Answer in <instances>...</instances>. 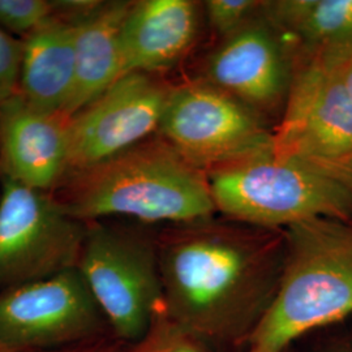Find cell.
Returning a JSON list of instances; mask_svg holds the SVG:
<instances>
[{
	"label": "cell",
	"instance_id": "cell-1",
	"mask_svg": "<svg viewBox=\"0 0 352 352\" xmlns=\"http://www.w3.org/2000/svg\"><path fill=\"white\" fill-rule=\"evenodd\" d=\"M164 311L213 350L248 347L277 294L285 230L206 218L157 236Z\"/></svg>",
	"mask_w": 352,
	"mask_h": 352
},
{
	"label": "cell",
	"instance_id": "cell-2",
	"mask_svg": "<svg viewBox=\"0 0 352 352\" xmlns=\"http://www.w3.org/2000/svg\"><path fill=\"white\" fill-rule=\"evenodd\" d=\"M68 179L71 184L62 201L87 223L129 217L174 226L217 213L206 173L160 136Z\"/></svg>",
	"mask_w": 352,
	"mask_h": 352
},
{
	"label": "cell",
	"instance_id": "cell-3",
	"mask_svg": "<svg viewBox=\"0 0 352 352\" xmlns=\"http://www.w3.org/2000/svg\"><path fill=\"white\" fill-rule=\"evenodd\" d=\"M276 298L248 343L283 352L302 336L352 315V219L312 218L285 228Z\"/></svg>",
	"mask_w": 352,
	"mask_h": 352
},
{
	"label": "cell",
	"instance_id": "cell-4",
	"mask_svg": "<svg viewBox=\"0 0 352 352\" xmlns=\"http://www.w3.org/2000/svg\"><path fill=\"white\" fill-rule=\"evenodd\" d=\"M217 212L250 226L285 230L312 218L352 219V192L316 164L273 151L206 173Z\"/></svg>",
	"mask_w": 352,
	"mask_h": 352
},
{
	"label": "cell",
	"instance_id": "cell-5",
	"mask_svg": "<svg viewBox=\"0 0 352 352\" xmlns=\"http://www.w3.org/2000/svg\"><path fill=\"white\" fill-rule=\"evenodd\" d=\"M77 269L123 344L141 340L164 309L157 238L146 231L89 222Z\"/></svg>",
	"mask_w": 352,
	"mask_h": 352
},
{
	"label": "cell",
	"instance_id": "cell-6",
	"mask_svg": "<svg viewBox=\"0 0 352 352\" xmlns=\"http://www.w3.org/2000/svg\"><path fill=\"white\" fill-rule=\"evenodd\" d=\"M157 133L205 173L273 151L264 118L204 78L171 88Z\"/></svg>",
	"mask_w": 352,
	"mask_h": 352
},
{
	"label": "cell",
	"instance_id": "cell-7",
	"mask_svg": "<svg viewBox=\"0 0 352 352\" xmlns=\"http://www.w3.org/2000/svg\"><path fill=\"white\" fill-rule=\"evenodd\" d=\"M88 223L50 192L0 179V291L77 267Z\"/></svg>",
	"mask_w": 352,
	"mask_h": 352
},
{
	"label": "cell",
	"instance_id": "cell-8",
	"mask_svg": "<svg viewBox=\"0 0 352 352\" xmlns=\"http://www.w3.org/2000/svg\"><path fill=\"white\" fill-rule=\"evenodd\" d=\"M109 324L77 267L0 291V342L50 351L106 338Z\"/></svg>",
	"mask_w": 352,
	"mask_h": 352
},
{
	"label": "cell",
	"instance_id": "cell-9",
	"mask_svg": "<svg viewBox=\"0 0 352 352\" xmlns=\"http://www.w3.org/2000/svg\"><path fill=\"white\" fill-rule=\"evenodd\" d=\"M340 62L305 59L294 64L289 97L273 131L277 157L320 164L351 153L352 103L340 82Z\"/></svg>",
	"mask_w": 352,
	"mask_h": 352
},
{
	"label": "cell",
	"instance_id": "cell-10",
	"mask_svg": "<svg viewBox=\"0 0 352 352\" xmlns=\"http://www.w3.org/2000/svg\"><path fill=\"white\" fill-rule=\"evenodd\" d=\"M171 85L128 74L69 118V176L136 146L158 131ZM68 176V177H69Z\"/></svg>",
	"mask_w": 352,
	"mask_h": 352
},
{
	"label": "cell",
	"instance_id": "cell-11",
	"mask_svg": "<svg viewBox=\"0 0 352 352\" xmlns=\"http://www.w3.org/2000/svg\"><path fill=\"white\" fill-rule=\"evenodd\" d=\"M294 60L277 29L261 13L212 52L204 80L260 116L283 113Z\"/></svg>",
	"mask_w": 352,
	"mask_h": 352
},
{
	"label": "cell",
	"instance_id": "cell-12",
	"mask_svg": "<svg viewBox=\"0 0 352 352\" xmlns=\"http://www.w3.org/2000/svg\"><path fill=\"white\" fill-rule=\"evenodd\" d=\"M69 118L16 93L0 106V179L50 192L69 176Z\"/></svg>",
	"mask_w": 352,
	"mask_h": 352
},
{
	"label": "cell",
	"instance_id": "cell-13",
	"mask_svg": "<svg viewBox=\"0 0 352 352\" xmlns=\"http://www.w3.org/2000/svg\"><path fill=\"white\" fill-rule=\"evenodd\" d=\"M197 28L195 1H132L120 30L123 76L135 72L158 75L171 69L192 47Z\"/></svg>",
	"mask_w": 352,
	"mask_h": 352
},
{
	"label": "cell",
	"instance_id": "cell-14",
	"mask_svg": "<svg viewBox=\"0 0 352 352\" xmlns=\"http://www.w3.org/2000/svg\"><path fill=\"white\" fill-rule=\"evenodd\" d=\"M263 14L277 29L294 64L352 55V0L265 1Z\"/></svg>",
	"mask_w": 352,
	"mask_h": 352
},
{
	"label": "cell",
	"instance_id": "cell-15",
	"mask_svg": "<svg viewBox=\"0 0 352 352\" xmlns=\"http://www.w3.org/2000/svg\"><path fill=\"white\" fill-rule=\"evenodd\" d=\"M17 93L42 113H63L76 81V25L51 16L23 38Z\"/></svg>",
	"mask_w": 352,
	"mask_h": 352
},
{
	"label": "cell",
	"instance_id": "cell-16",
	"mask_svg": "<svg viewBox=\"0 0 352 352\" xmlns=\"http://www.w3.org/2000/svg\"><path fill=\"white\" fill-rule=\"evenodd\" d=\"M132 1H103L76 25V81L65 116L71 118L119 80L122 72L120 30Z\"/></svg>",
	"mask_w": 352,
	"mask_h": 352
},
{
	"label": "cell",
	"instance_id": "cell-17",
	"mask_svg": "<svg viewBox=\"0 0 352 352\" xmlns=\"http://www.w3.org/2000/svg\"><path fill=\"white\" fill-rule=\"evenodd\" d=\"M199 336L170 318L164 309L141 340L122 344L120 352H213Z\"/></svg>",
	"mask_w": 352,
	"mask_h": 352
},
{
	"label": "cell",
	"instance_id": "cell-18",
	"mask_svg": "<svg viewBox=\"0 0 352 352\" xmlns=\"http://www.w3.org/2000/svg\"><path fill=\"white\" fill-rule=\"evenodd\" d=\"M264 3L260 0H208L205 10L214 32L225 39L258 17Z\"/></svg>",
	"mask_w": 352,
	"mask_h": 352
},
{
	"label": "cell",
	"instance_id": "cell-19",
	"mask_svg": "<svg viewBox=\"0 0 352 352\" xmlns=\"http://www.w3.org/2000/svg\"><path fill=\"white\" fill-rule=\"evenodd\" d=\"M52 16L49 0H0V28L26 37Z\"/></svg>",
	"mask_w": 352,
	"mask_h": 352
},
{
	"label": "cell",
	"instance_id": "cell-20",
	"mask_svg": "<svg viewBox=\"0 0 352 352\" xmlns=\"http://www.w3.org/2000/svg\"><path fill=\"white\" fill-rule=\"evenodd\" d=\"M24 41L0 28V106L17 93Z\"/></svg>",
	"mask_w": 352,
	"mask_h": 352
},
{
	"label": "cell",
	"instance_id": "cell-21",
	"mask_svg": "<svg viewBox=\"0 0 352 352\" xmlns=\"http://www.w3.org/2000/svg\"><path fill=\"white\" fill-rule=\"evenodd\" d=\"M103 4L100 0H52V16L67 23L78 24L88 19Z\"/></svg>",
	"mask_w": 352,
	"mask_h": 352
},
{
	"label": "cell",
	"instance_id": "cell-22",
	"mask_svg": "<svg viewBox=\"0 0 352 352\" xmlns=\"http://www.w3.org/2000/svg\"><path fill=\"white\" fill-rule=\"evenodd\" d=\"M316 166L321 167L322 170L327 171V174L338 179L342 184H344L352 192V151L337 161L316 164Z\"/></svg>",
	"mask_w": 352,
	"mask_h": 352
},
{
	"label": "cell",
	"instance_id": "cell-23",
	"mask_svg": "<svg viewBox=\"0 0 352 352\" xmlns=\"http://www.w3.org/2000/svg\"><path fill=\"white\" fill-rule=\"evenodd\" d=\"M123 343L113 340L102 338V340H93L88 343L77 344V346H71V347H64V349H58V350H50V351H37V352H120V347Z\"/></svg>",
	"mask_w": 352,
	"mask_h": 352
},
{
	"label": "cell",
	"instance_id": "cell-24",
	"mask_svg": "<svg viewBox=\"0 0 352 352\" xmlns=\"http://www.w3.org/2000/svg\"><path fill=\"white\" fill-rule=\"evenodd\" d=\"M342 87L352 103V55L338 63L337 67Z\"/></svg>",
	"mask_w": 352,
	"mask_h": 352
},
{
	"label": "cell",
	"instance_id": "cell-25",
	"mask_svg": "<svg viewBox=\"0 0 352 352\" xmlns=\"http://www.w3.org/2000/svg\"><path fill=\"white\" fill-rule=\"evenodd\" d=\"M325 352H352V346L351 344H337L330 347Z\"/></svg>",
	"mask_w": 352,
	"mask_h": 352
},
{
	"label": "cell",
	"instance_id": "cell-26",
	"mask_svg": "<svg viewBox=\"0 0 352 352\" xmlns=\"http://www.w3.org/2000/svg\"><path fill=\"white\" fill-rule=\"evenodd\" d=\"M0 352H16L11 350L8 346H6L3 342H0Z\"/></svg>",
	"mask_w": 352,
	"mask_h": 352
},
{
	"label": "cell",
	"instance_id": "cell-27",
	"mask_svg": "<svg viewBox=\"0 0 352 352\" xmlns=\"http://www.w3.org/2000/svg\"><path fill=\"white\" fill-rule=\"evenodd\" d=\"M245 352H256V351H253V350H250V349H247V351ZM283 352H294V350H292V347H289V349H287V350H286V351H283Z\"/></svg>",
	"mask_w": 352,
	"mask_h": 352
}]
</instances>
